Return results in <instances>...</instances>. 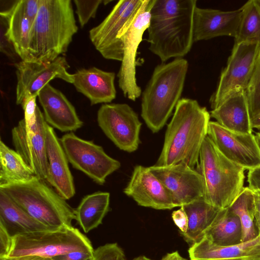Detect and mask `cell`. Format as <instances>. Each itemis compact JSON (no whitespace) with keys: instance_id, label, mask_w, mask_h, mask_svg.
<instances>
[{"instance_id":"cell-20","label":"cell","mask_w":260,"mask_h":260,"mask_svg":"<svg viewBox=\"0 0 260 260\" xmlns=\"http://www.w3.org/2000/svg\"><path fill=\"white\" fill-rule=\"evenodd\" d=\"M46 122L62 132H73L81 128L83 122L66 96L49 83L38 94Z\"/></svg>"},{"instance_id":"cell-43","label":"cell","mask_w":260,"mask_h":260,"mask_svg":"<svg viewBox=\"0 0 260 260\" xmlns=\"http://www.w3.org/2000/svg\"><path fill=\"white\" fill-rule=\"evenodd\" d=\"M0 260H54L52 258L44 257L38 255H24L15 257H4Z\"/></svg>"},{"instance_id":"cell-25","label":"cell","mask_w":260,"mask_h":260,"mask_svg":"<svg viewBox=\"0 0 260 260\" xmlns=\"http://www.w3.org/2000/svg\"><path fill=\"white\" fill-rule=\"evenodd\" d=\"M5 24V34L21 60L30 61L28 44L31 24L22 12L18 1L8 10L1 12Z\"/></svg>"},{"instance_id":"cell-16","label":"cell","mask_w":260,"mask_h":260,"mask_svg":"<svg viewBox=\"0 0 260 260\" xmlns=\"http://www.w3.org/2000/svg\"><path fill=\"white\" fill-rule=\"evenodd\" d=\"M163 184L175 207H181L204 197L201 175L184 164L149 167Z\"/></svg>"},{"instance_id":"cell-33","label":"cell","mask_w":260,"mask_h":260,"mask_svg":"<svg viewBox=\"0 0 260 260\" xmlns=\"http://www.w3.org/2000/svg\"><path fill=\"white\" fill-rule=\"evenodd\" d=\"M103 0H74L76 13L81 27H83L91 18H94Z\"/></svg>"},{"instance_id":"cell-11","label":"cell","mask_w":260,"mask_h":260,"mask_svg":"<svg viewBox=\"0 0 260 260\" xmlns=\"http://www.w3.org/2000/svg\"><path fill=\"white\" fill-rule=\"evenodd\" d=\"M97 121L105 135L119 149L129 153L138 149L142 123L129 105L103 104L98 111Z\"/></svg>"},{"instance_id":"cell-26","label":"cell","mask_w":260,"mask_h":260,"mask_svg":"<svg viewBox=\"0 0 260 260\" xmlns=\"http://www.w3.org/2000/svg\"><path fill=\"white\" fill-rule=\"evenodd\" d=\"M242 237L240 219L230 207L219 210L203 235L213 243L221 246L240 244L242 243Z\"/></svg>"},{"instance_id":"cell-13","label":"cell","mask_w":260,"mask_h":260,"mask_svg":"<svg viewBox=\"0 0 260 260\" xmlns=\"http://www.w3.org/2000/svg\"><path fill=\"white\" fill-rule=\"evenodd\" d=\"M142 2L143 0L119 1L104 20L89 30L91 42L104 58L122 61L123 44L118 35Z\"/></svg>"},{"instance_id":"cell-47","label":"cell","mask_w":260,"mask_h":260,"mask_svg":"<svg viewBox=\"0 0 260 260\" xmlns=\"http://www.w3.org/2000/svg\"><path fill=\"white\" fill-rule=\"evenodd\" d=\"M256 141L257 142V145L260 149V133H257L255 135Z\"/></svg>"},{"instance_id":"cell-15","label":"cell","mask_w":260,"mask_h":260,"mask_svg":"<svg viewBox=\"0 0 260 260\" xmlns=\"http://www.w3.org/2000/svg\"><path fill=\"white\" fill-rule=\"evenodd\" d=\"M207 136L226 158L245 170L260 166V149L252 133L234 132L210 121Z\"/></svg>"},{"instance_id":"cell-27","label":"cell","mask_w":260,"mask_h":260,"mask_svg":"<svg viewBox=\"0 0 260 260\" xmlns=\"http://www.w3.org/2000/svg\"><path fill=\"white\" fill-rule=\"evenodd\" d=\"M188 218V228L180 234L190 245L200 240L212 223L220 209L207 203L204 197L181 206Z\"/></svg>"},{"instance_id":"cell-12","label":"cell","mask_w":260,"mask_h":260,"mask_svg":"<svg viewBox=\"0 0 260 260\" xmlns=\"http://www.w3.org/2000/svg\"><path fill=\"white\" fill-rule=\"evenodd\" d=\"M46 122L38 106L36 121L32 125L24 119L12 130V139L15 150L20 155L34 175L46 180L48 160L46 148Z\"/></svg>"},{"instance_id":"cell-38","label":"cell","mask_w":260,"mask_h":260,"mask_svg":"<svg viewBox=\"0 0 260 260\" xmlns=\"http://www.w3.org/2000/svg\"><path fill=\"white\" fill-rule=\"evenodd\" d=\"M172 219L179 228L180 234L185 233L188 228V218L187 215L182 207L175 210L172 213Z\"/></svg>"},{"instance_id":"cell-7","label":"cell","mask_w":260,"mask_h":260,"mask_svg":"<svg viewBox=\"0 0 260 260\" xmlns=\"http://www.w3.org/2000/svg\"><path fill=\"white\" fill-rule=\"evenodd\" d=\"M94 250L89 239L78 229L66 227L16 235L12 238L6 257L31 255L53 258L74 251L93 253Z\"/></svg>"},{"instance_id":"cell-46","label":"cell","mask_w":260,"mask_h":260,"mask_svg":"<svg viewBox=\"0 0 260 260\" xmlns=\"http://www.w3.org/2000/svg\"><path fill=\"white\" fill-rule=\"evenodd\" d=\"M132 260H152V259L146 257V256L141 255V256H137V257L133 258Z\"/></svg>"},{"instance_id":"cell-41","label":"cell","mask_w":260,"mask_h":260,"mask_svg":"<svg viewBox=\"0 0 260 260\" xmlns=\"http://www.w3.org/2000/svg\"><path fill=\"white\" fill-rule=\"evenodd\" d=\"M247 182L252 191L260 192V166L248 171Z\"/></svg>"},{"instance_id":"cell-42","label":"cell","mask_w":260,"mask_h":260,"mask_svg":"<svg viewBox=\"0 0 260 260\" xmlns=\"http://www.w3.org/2000/svg\"><path fill=\"white\" fill-rule=\"evenodd\" d=\"M254 201L255 224L259 235H260V192L253 191Z\"/></svg>"},{"instance_id":"cell-2","label":"cell","mask_w":260,"mask_h":260,"mask_svg":"<svg viewBox=\"0 0 260 260\" xmlns=\"http://www.w3.org/2000/svg\"><path fill=\"white\" fill-rule=\"evenodd\" d=\"M210 118L206 108L197 101L180 99L167 125L162 150L154 165L182 163L194 169L207 136Z\"/></svg>"},{"instance_id":"cell-19","label":"cell","mask_w":260,"mask_h":260,"mask_svg":"<svg viewBox=\"0 0 260 260\" xmlns=\"http://www.w3.org/2000/svg\"><path fill=\"white\" fill-rule=\"evenodd\" d=\"M242 10L223 11L196 7L193 16L194 42L218 37H235L240 24Z\"/></svg>"},{"instance_id":"cell-24","label":"cell","mask_w":260,"mask_h":260,"mask_svg":"<svg viewBox=\"0 0 260 260\" xmlns=\"http://www.w3.org/2000/svg\"><path fill=\"white\" fill-rule=\"evenodd\" d=\"M0 224L5 227L12 238L20 234L55 229L35 219L2 190H0Z\"/></svg>"},{"instance_id":"cell-3","label":"cell","mask_w":260,"mask_h":260,"mask_svg":"<svg viewBox=\"0 0 260 260\" xmlns=\"http://www.w3.org/2000/svg\"><path fill=\"white\" fill-rule=\"evenodd\" d=\"M77 31L71 0H40L29 33L30 61H53L67 51Z\"/></svg>"},{"instance_id":"cell-17","label":"cell","mask_w":260,"mask_h":260,"mask_svg":"<svg viewBox=\"0 0 260 260\" xmlns=\"http://www.w3.org/2000/svg\"><path fill=\"white\" fill-rule=\"evenodd\" d=\"M123 192L141 206L157 210L176 207L168 190L149 167H135Z\"/></svg>"},{"instance_id":"cell-5","label":"cell","mask_w":260,"mask_h":260,"mask_svg":"<svg viewBox=\"0 0 260 260\" xmlns=\"http://www.w3.org/2000/svg\"><path fill=\"white\" fill-rule=\"evenodd\" d=\"M0 190L35 219L52 229L73 227L75 209L45 180L34 176L0 185Z\"/></svg>"},{"instance_id":"cell-23","label":"cell","mask_w":260,"mask_h":260,"mask_svg":"<svg viewBox=\"0 0 260 260\" xmlns=\"http://www.w3.org/2000/svg\"><path fill=\"white\" fill-rule=\"evenodd\" d=\"M210 116L224 128L238 133H252L249 105L245 89L232 93L210 112Z\"/></svg>"},{"instance_id":"cell-35","label":"cell","mask_w":260,"mask_h":260,"mask_svg":"<svg viewBox=\"0 0 260 260\" xmlns=\"http://www.w3.org/2000/svg\"><path fill=\"white\" fill-rule=\"evenodd\" d=\"M37 96L27 98L21 104L24 111V119L29 124L32 125L36 121Z\"/></svg>"},{"instance_id":"cell-37","label":"cell","mask_w":260,"mask_h":260,"mask_svg":"<svg viewBox=\"0 0 260 260\" xmlns=\"http://www.w3.org/2000/svg\"><path fill=\"white\" fill-rule=\"evenodd\" d=\"M1 51L7 56L14 58L17 54L14 47L5 34V24L1 17Z\"/></svg>"},{"instance_id":"cell-9","label":"cell","mask_w":260,"mask_h":260,"mask_svg":"<svg viewBox=\"0 0 260 260\" xmlns=\"http://www.w3.org/2000/svg\"><path fill=\"white\" fill-rule=\"evenodd\" d=\"M60 140L72 167L100 185L104 184L107 177L120 167V162L108 155L102 146L73 132L63 135Z\"/></svg>"},{"instance_id":"cell-44","label":"cell","mask_w":260,"mask_h":260,"mask_svg":"<svg viewBox=\"0 0 260 260\" xmlns=\"http://www.w3.org/2000/svg\"><path fill=\"white\" fill-rule=\"evenodd\" d=\"M161 260H187L182 257L178 251L168 253L164 256Z\"/></svg>"},{"instance_id":"cell-1","label":"cell","mask_w":260,"mask_h":260,"mask_svg":"<svg viewBox=\"0 0 260 260\" xmlns=\"http://www.w3.org/2000/svg\"><path fill=\"white\" fill-rule=\"evenodd\" d=\"M196 0H154L147 28L149 50L162 63L183 58L193 41Z\"/></svg>"},{"instance_id":"cell-6","label":"cell","mask_w":260,"mask_h":260,"mask_svg":"<svg viewBox=\"0 0 260 260\" xmlns=\"http://www.w3.org/2000/svg\"><path fill=\"white\" fill-rule=\"evenodd\" d=\"M197 168L203 179L205 201L220 209L229 208L244 188L245 170L226 158L208 136Z\"/></svg>"},{"instance_id":"cell-28","label":"cell","mask_w":260,"mask_h":260,"mask_svg":"<svg viewBox=\"0 0 260 260\" xmlns=\"http://www.w3.org/2000/svg\"><path fill=\"white\" fill-rule=\"evenodd\" d=\"M110 193L98 191L84 197L75 209V220L87 233L102 223L109 210Z\"/></svg>"},{"instance_id":"cell-18","label":"cell","mask_w":260,"mask_h":260,"mask_svg":"<svg viewBox=\"0 0 260 260\" xmlns=\"http://www.w3.org/2000/svg\"><path fill=\"white\" fill-rule=\"evenodd\" d=\"M46 148L48 160V175L46 181L62 198L69 200L75 194L69 160L60 139L53 128L48 123L46 127Z\"/></svg>"},{"instance_id":"cell-22","label":"cell","mask_w":260,"mask_h":260,"mask_svg":"<svg viewBox=\"0 0 260 260\" xmlns=\"http://www.w3.org/2000/svg\"><path fill=\"white\" fill-rule=\"evenodd\" d=\"M188 252L190 260H260V235L249 241L228 246L215 244L203 237L190 245Z\"/></svg>"},{"instance_id":"cell-39","label":"cell","mask_w":260,"mask_h":260,"mask_svg":"<svg viewBox=\"0 0 260 260\" xmlns=\"http://www.w3.org/2000/svg\"><path fill=\"white\" fill-rule=\"evenodd\" d=\"M12 237L5 227L0 224V258L6 257L10 248Z\"/></svg>"},{"instance_id":"cell-14","label":"cell","mask_w":260,"mask_h":260,"mask_svg":"<svg viewBox=\"0 0 260 260\" xmlns=\"http://www.w3.org/2000/svg\"><path fill=\"white\" fill-rule=\"evenodd\" d=\"M16 68L17 105H21L28 98L37 96L49 82L59 78L73 84L74 74L68 72L70 68L67 59L59 56L49 63L21 60L14 64Z\"/></svg>"},{"instance_id":"cell-31","label":"cell","mask_w":260,"mask_h":260,"mask_svg":"<svg viewBox=\"0 0 260 260\" xmlns=\"http://www.w3.org/2000/svg\"><path fill=\"white\" fill-rule=\"evenodd\" d=\"M229 207L240 219L242 230V242L258 236L255 224L254 196L248 187L243 188Z\"/></svg>"},{"instance_id":"cell-48","label":"cell","mask_w":260,"mask_h":260,"mask_svg":"<svg viewBox=\"0 0 260 260\" xmlns=\"http://www.w3.org/2000/svg\"><path fill=\"white\" fill-rule=\"evenodd\" d=\"M213 260H244L242 259H235V258H228V259H217Z\"/></svg>"},{"instance_id":"cell-29","label":"cell","mask_w":260,"mask_h":260,"mask_svg":"<svg viewBox=\"0 0 260 260\" xmlns=\"http://www.w3.org/2000/svg\"><path fill=\"white\" fill-rule=\"evenodd\" d=\"M20 155L0 141V185L28 180L34 176Z\"/></svg>"},{"instance_id":"cell-21","label":"cell","mask_w":260,"mask_h":260,"mask_svg":"<svg viewBox=\"0 0 260 260\" xmlns=\"http://www.w3.org/2000/svg\"><path fill=\"white\" fill-rule=\"evenodd\" d=\"M115 78L114 72L96 67L81 69L74 74L73 84L77 91L89 99L91 105L108 104L116 96Z\"/></svg>"},{"instance_id":"cell-40","label":"cell","mask_w":260,"mask_h":260,"mask_svg":"<svg viewBox=\"0 0 260 260\" xmlns=\"http://www.w3.org/2000/svg\"><path fill=\"white\" fill-rule=\"evenodd\" d=\"M52 258L54 260H93V253L87 251H74L58 255Z\"/></svg>"},{"instance_id":"cell-45","label":"cell","mask_w":260,"mask_h":260,"mask_svg":"<svg viewBox=\"0 0 260 260\" xmlns=\"http://www.w3.org/2000/svg\"><path fill=\"white\" fill-rule=\"evenodd\" d=\"M251 122L253 128L260 129V114L251 119Z\"/></svg>"},{"instance_id":"cell-30","label":"cell","mask_w":260,"mask_h":260,"mask_svg":"<svg viewBox=\"0 0 260 260\" xmlns=\"http://www.w3.org/2000/svg\"><path fill=\"white\" fill-rule=\"evenodd\" d=\"M242 14L234 44L248 43L260 46V4L249 0L241 8Z\"/></svg>"},{"instance_id":"cell-49","label":"cell","mask_w":260,"mask_h":260,"mask_svg":"<svg viewBox=\"0 0 260 260\" xmlns=\"http://www.w3.org/2000/svg\"><path fill=\"white\" fill-rule=\"evenodd\" d=\"M259 4H260V0H258Z\"/></svg>"},{"instance_id":"cell-32","label":"cell","mask_w":260,"mask_h":260,"mask_svg":"<svg viewBox=\"0 0 260 260\" xmlns=\"http://www.w3.org/2000/svg\"><path fill=\"white\" fill-rule=\"evenodd\" d=\"M251 119L260 114V53L255 68L245 90Z\"/></svg>"},{"instance_id":"cell-36","label":"cell","mask_w":260,"mask_h":260,"mask_svg":"<svg viewBox=\"0 0 260 260\" xmlns=\"http://www.w3.org/2000/svg\"><path fill=\"white\" fill-rule=\"evenodd\" d=\"M40 0H20L19 6L25 16L32 24L39 10Z\"/></svg>"},{"instance_id":"cell-34","label":"cell","mask_w":260,"mask_h":260,"mask_svg":"<svg viewBox=\"0 0 260 260\" xmlns=\"http://www.w3.org/2000/svg\"><path fill=\"white\" fill-rule=\"evenodd\" d=\"M93 260H125V256L117 243H107L94 250Z\"/></svg>"},{"instance_id":"cell-10","label":"cell","mask_w":260,"mask_h":260,"mask_svg":"<svg viewBox=\"0 0 260 260\" xmlns=\"http://www.w3.org/2000/svg\"><path fill=\"white\" fill-rule=\"evenodd\" d=\"M260 53L256 44H234L226 66L222 71L215 91L209 103L212 110L218 107L232 93L247 88Z\"/></svg>"},{"instance_id":"cell-4","label":"cell","mask_w":260,"mask_h":260,"mask_svg":"<svg viewBox=\"0 0 260 260\" xmlns=\"http://www.w3.org/2000/svg\"><path fill=\"white\" fill-rule=\"evenodd\" d=\"M188 67L186 59L178 58L154 68L141 100V117L152 132L164 127L180 100Z\"/></svg>"},{"instance_id":"cell-8","label":"cell","mask_w":260,"mask_h":260,"mask_svg":"<svg viewBox=\"0 0 260 260\" xmlns=\"http://www.w3.org/2000/svg\"><path fill=\"white\" fill-rule=\"evenodd\" d=\"M153 1L143 0L118 35L123 44V58L117 74L118 85L123 95L133 101H135L142 93L136 79L137 54L143 35L149 26Z\"/></svg>"}]
</instances>
